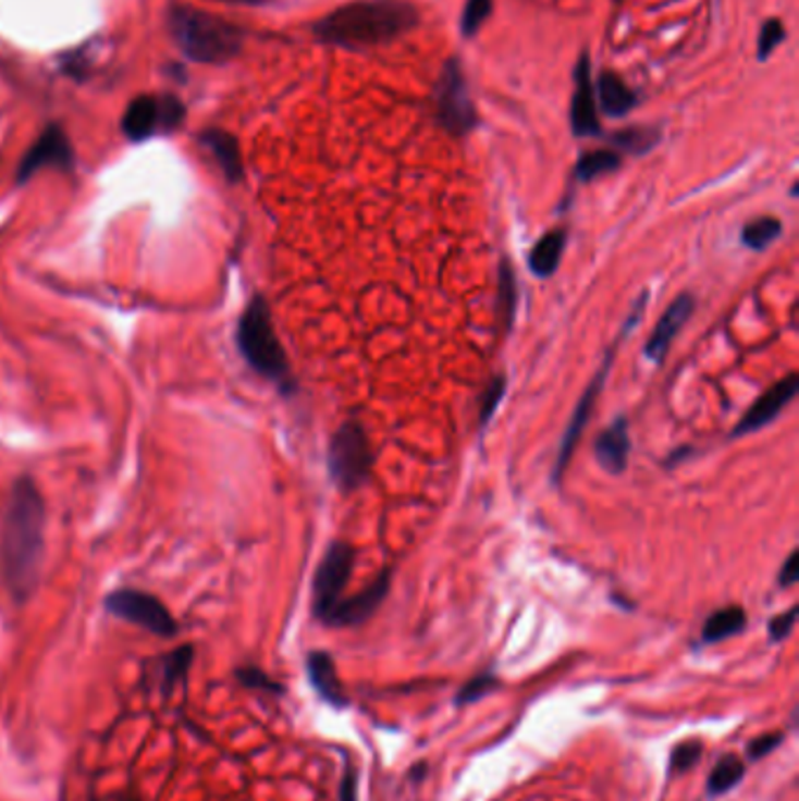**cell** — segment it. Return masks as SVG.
Wrapping results in <instances>:
<instances>
[{
	"label": "cell",
	"mask_w": 799,
	"mask_h": 801,
	"mask_svg": "<svg viewBox=\"0 0 799 801\" xmlns=\"http://www.w3.org/2000/svg\"><path fill=\"white\" fill-rule=\"evenodd\" d=\"M45 551V502L38 485L20 479L0 518V569L10 593L26 600L38 587Z\"/></svg>",
	"instance_id": "cell-1"
},
{
	"label": "cell",
	"mask_w": 799,
	"mask_h": 801,
	"mask_svg": "<svg viewBox=\"0 0 799 801\" xmlns=\"http://www.w3.org/2000/svg\"><path fill=\"white\" fill-rule=\"evenodd\" d=\"M415 24L418 12L404 0H359L327 14L315 26V34L335 48L364 50L404 36Z\"/></svg>",
	"instance_id": "cell-2"
},
{
	"label": "cell",
	"mask_w": 799,
	"mask_h": 801,
	"mask_svg": "<svg viewBox=\"0 0 799 801\" xmlns=\"http://www.w3.org/2000/svg\"><path fill=\"white\" fill-rule=\"evenodd\" d=\"M237 347L244 361L260 375L276 384L284 394L294 390V378L286 352L272 326V315L263 296H254L237 323Z\"/></svg>",
	"instance_id": "cell-3"
},
{
	"label": "cell",
	"mask_w": 799,
	"mask_h": 801,
	"mask_svg": "<svg viewBox=\"0 0 799 801\" xmlns=\"http://www.w3.org/2000/svg\"><path fill=\"white\" fill-rule=\"evenodd\" d=\"M172 34L179 48L199 64H217L242 48V30L193 8L174 10Z\"/></svg>",
	"instance_id": "cell-4"
},
{
	"label": "cell",
	"mask_w": 799,
	"mask_h": 801,
	"mask_svg": "<svg viewBox=\"0 0 799 801\" xmlns=\"http://www.w3.org/2000/svg\"><path fill=\"white\" fill-rule=\"evenodd\" d=\"M373 455L366 431L359 422H345L329 445V471L343 492L361 488L371 476Z\"/></svg>",
	"instance_id": "cell-5"
},
{
	"label": "cell",
	"mask_w": 799,
	"mask_h": 801,
	"mask_svg": "<svg viewBox=\"0 0 799 801\" xmlns=\"http://www.w3.org/2000/svg\"><path fill=\"white\" fill-rule=\"evenodd\" d=\"M106 612L118 616L122 621H130L138 628H146L148 633L160 638L176 636V621L172 612H169L156 595L136 591V589H120L106 595L103 600Z\"/></svg>",
	"instance_id": "cell-6"
},
{
	"label": "cell",
	"mask_w": 799,
	"mask_h": 801,
	"mask_svg": "<svg viewBox=\"0 0 799 801\" xmlns=\"http://www.w3.org/2000/svg\"><path fill=\"white\" fill-rule=\"evenodd\" d=\"M352 567H355V549L345 542H333L321 558L312 581V609L319 621H324L329 612L343 600Z\"/></svg>",
	"instance_id": "cell-7"
},
{
	"label": "cell",
	"mask_w": 799,
	"mask_h": 801,
	"mask_svg": "<svg viewBox=\"0 0 799 801\" xmlns=\"http://www.w3.org/2000/svg\"><path fill=\"white\" fill-rule=\"evenodd\" d=\"M183 118H186V108L176 97H138L127 106L122 132L130 141H146L158 132L176 130Z\"/></svg>",
	"instance_id": "cell-8"
},
{
	"label": "cell",
	"mask_w": 799,
	"mask_h": 801,
	"mask_svg": "<svg viewBox=\"0 0 799 801\" xmlns=\"http://www.w3.org/2000/svg\"><path fill=\"white\" fill-rule=\"evenodd\" d=\"M437 113L441 125L457 136L467 134L476 125V111L467 95L463 71L457 69L455 61H451L441 75L437 91Z\"/></svg>",
	"instance_id": "cell-9"
},
{
	"label": "cell",
	"mask_w": 799,
	"mask_h": 801,
	"mask_svg": "<svg viewBox=\"0 0 799 801\" xmlns=\"http://www.w3.org/2000/svg\"><path fill=\"white\" fill-rule=\"evenodd\" d=\"M75 162L73 148L64 130L50 125L40 134L38 141L30 146V150L24 156L20 169H17V181L26 183L30 176H36L40 169L57 167V169H71Z\"/></svg>",
	"instance_id": "cell-10"
},
{
	"label": "cell",
	"mask_w": 799,
	"mask_h": 801,
	"mask_svg": "<svg viewBox=\"0 0 799 801\" xmlns=\"http://www.w3.org/2000/svg\"><path fill=\"white\" fill-rule=\"evenodd\" d=\"M390 583H392V572H390V569H382L371 587L364 589L357 595L347 597V600H341V603H337L329 612L324 624L333 626V628H347V626L364 624L368 616H371L382 605V600L388 597Z\"/></svg>",
	"instance_id": "cell-11"
},
{
	"label": "cell",
	"mask_w": 799,
	"mask_h": 801,
	"mask_svg": "<svg viewBox=\"0 0 799 801\" xmlns=\"http://www.w3.org/2000/svg\"><path fill=\"white\" fill-rule=\"evenodd\" d=\"M612 357H614V352L610 349L605 363L601 366V371H598V375L591 380L587 394H583L581 401L577 404L575 415H573V420H570V427L565 429V436L561 441V451H558V457H556V467H553V481H556V483L563 479V473H565L567 465H570V457L575 453V445H577V441L581 436V431H583V427H587L589 420H591L595 398H598V394H601L603 382H605L607 371H610V366H612Z\"/></svg>",
	"instance_id": "cell-12"
},
{
	"label": "cell",
	"mask_w": 799,
	"mask_h": 801,
	"mask_svg": "<svg viewBox=\"0 0 799 801\" xmlns=\"http://www.w3.org/2000/svg\"><path fill=\"white\" fill-rule=\"evenodd\" d=\"M797 375H788L786 380H778L774 387L766 390L755 404H752L748 408V412L743 415V418L739 420V424H736L734 429V436H746V434H752V431H760L762 427L772 424L776 420V415L786 408L790 401L795 398L797 394Z\"/></svg>",
	"instance_id": "cell-13"
},
{
	"label": "cell",
	"mask_w": 799,
	"mask_h": 801,
	"mask_svg": "<svg viewBox=\"0 0 799 801\" xmlns=\"http://www.w3.org/2000/svg\"><path fill=\"white\" fill-rule=\"evenodd\" d=\"M691 312H694V296L683 294L668 305V310L656 321L654 333L650 335L648 345H644V354H648L654 363L664 361L675 335H678L680 329L689 321Z\"/></svg>",
	"instance_id": "cell-14"
},
{
	"label": "cell",
	"mask_w": 799,
	"mask_h": 801,
	"mask_svg": "<svg viewBox=\"0 0 799 801\" xmlns=\"http://www.w3.org/2000/svg\"><path fill=\"white\" fill-rule=\"evenodd\" d=\"M593 453L598 465H601L607 473L617 476L628 465V453H631V439H628V422L626 418H619L612 427H607L601 436H598Z\"/></svg>",
	"instance_id": "cell-15"
},
{
	"label": "cell",
	"mask_w": 799,
	"mask_h": 801,
	"mask_svg": "<svg viewBox=\"0 0 799 801\" xmlns=\"http://www.w3.org/2000/svg\"><path fill=\"white\" fill-rule=\"evenodd\" d=\"M595 101H593V83H591V71L589 61L581 59L577 66V89L573 97V132L577 136H593L601 132L595 115Z\"/></svg>",
	"instance_id": "cell-16"
},
{
	"label": "cell",
	"mask_w": 799,
	"mask_h": 801,
	"mask_svg": "<svg viewBox=\"0 0 799 801\" xmlns=\"http://www.w3.org/2000/svg\"><path fill=\"white\" fill-rule=\"evenodd\" d=\"M307 675H310V682L317 689V694L327 703L335 707L347 705V697L343 691L341 677H337L333 658L327 652H312L310 656H307Z\"/></svg>",
	"instance_id": "cell-17"
},
{
	"label": "cell",
	"mask_w": 799,
	"mask_h": 801,
	"mask_svg": "<svg viewBox=\"0 0 799 801\" xmlns=\"http://www.w3.org/2000/svg\"><path fill=\"white\" fill-rule=\"evenodd\" d=\"M199 141L207 146V150H211V156L217 158L221 172L225 174V178L230 183L242 181L244 164H242V156H239V146H237L233 134L221 132V130H207Z\"/></svg>",
	"instance_id": "cell-18"
},
{
	"label": "cell",
	"mask_w": 799,
	"mask_h": 801,
	"mask_svg": "<svg viewBox=\"0 0 799 801\" xmlns=\"http://www.w3.org/2000/svg\"><path fill=\"white\" fill-rule=\"evenodd\" d=\"M565 233L563 230H551V233H546L540 242H537L532 246L530 251V258H528V268L534 276H542V280H546V276L556 274L558 266H561V258H563V251H565Z\"/></svg>",
	"instance_id": "cell-19"
},
{
	"label": "cell",
	"mask_w": 799,
	"mask_h": 801,
	"mask_svg": "<svg viewBox=\"0 0 799 801\" xmlns=\"http://www.w3.org/2000/svg\"><path fill=\"white\" fill-rule=\"evenodd\" d=\"M598 95H601V106L607 115H626L636 106V95L622 78L614 73H603L598 81Z\"/></svg>",
	"instance_id": "cell-20"
},
{
	"label": "cell",
	"mask_w": 799,
	"mask_h": 801,
	"mask_svg": "<svg viewBox=\"0 0 799 801\" xmlns=\"http://www.w3.org/2000/svg\"><path fill=\"white\" fill-rule=\"evenodd\" d=\"M748 624V616L741 607H725V609H717L715 614L709 616V621L703 624V642L709 644H715V642H722L727 640L736 633H741V630L746 628Z\"/></svg>",
	"instance_id": "cell-21"
},
{
	"label": "cell",
	"mask_w": 799,
	"mask_h": 801,
	"mask_svg": "<svg viewBox=\"0 0 799 801\" xmlns=\"http://www.w3.org/2000/svg\"><path fill=\"white\" fill-rule=\"evenodd\" d=\"M193 664V646H179L172 654H167L160 664V689L162 694H172L176 685L186 682L188 670Z\"/></svg>",
	"instance_id": "cell-22"
},
{
	"label": "cell",
	"mask_w": 799,
	"mask_h": 801,
	"mask_svg": "<svg viewBox=\"0 0 799 801\" xmlns=\"http://www.w3.org/2000/svg\"><path fill=\"white\" fill-rule=\"evenodd\" d=\"M746 776V764L736 757V754H727L722 757L709 776V794L711 797H720L729 792L732 788L741 782V778Z\"/></svg>",
	"instance_id": "cell-23"
},
{
	"label": "cell",
	"mask_w": 799,
	"mask_h": 801,
	"mask_svg": "<svg viewBox=\"0 0 799 801\" xmlns=\"http://www.w3.org/2000/svg\"><path fill=\"white\" fill-rule=\"evenodd\" d=\"M780 233H783V223L778 219L762 215V219H755L743 227L741 242L752 251H764L766 246H772L780 237Z\"/></svg>",
	"instance_id": "cell-24"
},
{
	"label": "cell",
	"mask_w": 799,
	"mask_h": 801,
	"mask_svg": "<svg viewBox=\"0 0 799 801\" xmlns=\"http://www.w3.org/2000/svg\"><path fill=\"white\" fill-rule=\"evenodd\" d=\"M619 164H622V158L614 150H593V152H587V156L579 160L577 178L579 181H593L598 176L614 172V169H619Z\"/></svg>",
	"instance_id": "cell-25"
},
{
	"label": "cell",
	"mask_w": 799,
	"mask_h": 801,
	"mask_svg": "<svg viewBox=\"0 0 799 801\" xmlns=\"http://www.w3.org/2000/svg\"><path fill=\"white\" fill-rule=\"evenodd\" d=\"M497 307H500V317L504 329H512L514 317H516V305H518V294H516V276L512 266L502 263L500 268V286H497Z\"/></svg>",
	"instance_id": "cell-26"
},
{
	"label": "cell",
	"mask_w": 799,
	"mask_h": 801,
	"mask_svg": "<svg viewBox=\"0 0 799 801\" xmlns=\"http://www.w3.org/2000/svg\"><path fill=\"white\" fill-rule=\"evenodd\" d=\"M497 687H500V682H497L495 675L481 673V675H476L474 680H469L463 689H459V694H457L455 703L457 705H471L476 701L485 699L490 694V691H495Z\"/></svg>",
	"instance_id": "cell-27"
},
{
	"label": "cell",
	"mask_w": 799,
	"mask_h": 801,
	"mask_svg": "<svg viewBox=\"0 0 799 801\" xmlns=\"http://www.w3.org/2000/svg\"><path fill=\"white\" fill-rule=\"evenodd\" d=\"M614 144H617L624 150H628V152H636V156H640V152H648L656 144V132L642 130V127L626 130V132L614 136Z\"/></svg>",
	"instance_id": "cell-28"
},
{
	"label": "cell",
	"mask_w": 799,
	"mask_h": 801,
	"mask_svg": "<svg viewBox=\"0 0 799 801\" xmlns=\"http://www.w3.org/2000/svg\"><path fill=\"white\" fill-rule=\"evenodd\" d=\"M506 392V378L504 375H497L493 378V382L488 384L483 396H481V410H479V420L481 424H488L490 418H493L495 410L500 408V401Z\"/></svg>",
	"instance_id": "cell-29"
},
{
	"label": "cell",
	"mask_w": 799,
	"mask_h": 801,
	"mask_svg": "<svg viewBox=\"0 0 799 801\" xmlns=\"http://www.w3.org/2000/svg\"><path fill=\"white\" fill-rule=\"evenodd\" d=\"M490 10H493V0H467L463 12V30L467 36H474L485 24Z\"/></svg>",
	"instance_id": "cell-30"
},
{
	"label": "cell",
	"mask_w": 799,
	"mask_h": 801,
	"mask_svg": "<svg viewBox=\"0 0 799 801\" xmlns=\"http://www.w3.org/2000/svg\"><path fill=\"white\" fill-rule=\"evenodd\" d=\"M237 680L249 687V689H258V691H268V694H282V685H276L268 673H263L260 668L247 666L237 670Z\"/></svg>",
	"instance_id": "cell-31"
},
{
	"label": "cell",
	"mask_w": 799,
	"mask_h": 801,
	"mask_svg": "<svg viewBox=\"0 0 799 801\" xmlns=\"http://www.w3.org/2000/svg\"><path fill=\"white\" fill-rule=\"evenodd\" d=\"M701 752H703L701 743H697V741L680 743L671 754V774L689 772V768L701 760Z\"/></svg>",
	"instance_id": "cell-32"
},
{
	"label": "cell",
	"mask_w": 799,
	"mask_h": 801,
	"mask_svg": "<svg viewBox=\"0 0 799 801\" xmlns=\"http://www.w3.org/2000/svg\"><path fill=\"white\" fill-rule=\"evenodd\" d=\"M783 34H786V30H783V24L776 22V20H770V22H766L762 26V30H760V45H758L760 59H766V57H770L774 52L776 45H780V40H783Z\"/></svg>",
	"instance_id": "cell-33"
},
{
	"label": "cell",
	"mask_w": 799,
	"mask_h": 801,
	"mask_svg": "<svg viewBox=\"0 0 799 801\" xmlns=\"http://www.w3.org/2000/svg\"><path fill=\"white\" fill-rule=\"evenodd\" d=\"M780 743H783V734H778V731L758 736L755 741L748 743L750 760H762V757H766V754H772Z\"/></svg>",
	"instance_id": "cell-34"
},
{
	"label": "cell",
	"mask_w": 799,
	"mask_h": 801,
	"mask_svg": "<svg viewBox=\"0 0 799 801\" xmlns=\"http://www.w3.org/2000/svg\"><path fill=\"white\" fill-rule=\"evenodd\" d=\"M795 619H797V607H790L788 612H783V614L774 616L772 624H770V638H772V642L786 640L792 633Z\"/></svg>",
	"instance_id": "cell-35"
},
{
	"label": "cell",
	"mask_w": 799,
	"mask_h": 801,
	"mask_svg": "<svg viewBox=\"0 0 799 801\" xmlns=\"http://www.w3.org/2000/svg\"><path fill=\"white\" fill-rule=\"evenodd\" d=\"M797 579H799V553L792 551L788 556V560L783 563V569L778 575V583L783 589H788V587H792V583H797Z\"/></svg>",
	"instance_id": "cell-36"
},
{
	"label": "cell",
	"mask_w": 799,
	"mask_h": 801,
	"mask_svg": "<svg viewBox=\"0 0 799 801\" xmlns=\"http://www.w3.org/2000/svg\"><path fill=\"white\" fill-rule=\"evenodd\" d=\"M357 790H359L357 772L352 766H347L345 776H343V785H341V801H359Z\"/></svg>",
	"instance_id": "cell-37"
},
{
	"label": "cell",
	"mask_w": 799,
	"mask_h": 801,
	"mask_svg": "<svg viewBox=\"0 0 799 801\" xmlns=\"http://www.w3.org/2000/svg\"><path fill=\"white\" fill-rule=\"evenodd\" d=\"M95 801H142V799H136L132 794H111V797H101V799H95Z\"/></svg>",
	"instance_id": "cell-38"
},
{
	"label": "cell",
	"mask_w": 799,
	"mask_h": 801,
	"mask_svg": "<svg viewBox=\"0 0 799 801\" xmlns=\"http://www.w3.org/2000/svg\"><path fill=\"white\" fill-rule=\"evenodd\" d=\"M427 774V764H415V768L410 772V780H420Z\"/></svg>",
	"instance_id": "cell-39"
},
{
	"label": "cell",
	"mask_w": 799,
	"mask_h": 801,
	"mask_svg": "<svg viewBox=\"0 0 799 801\" xmlns=\"http://www.w3.org/2000/svg\"><path fill=\"white\" fill-rule=\"evenodd\" d=\"M228 3H242V5H258V3H266V0H228Z\"/></svg>",
	"instance_id": "cell-40"
}]
</instances>
